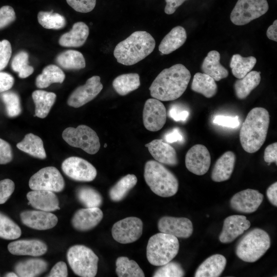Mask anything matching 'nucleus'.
Returning a JSON list of instances; mask_svg holds the SVG:
<instances>
[{
  "label": "nucleus",
  "instance_id": "f257e3e1",
  "mask_svg": "<svg viewBox=\"0 0 277 277\" xmlns=\"http://www.w3.org/2000/svg\"><path fill=\"white\" fill-rule=\"evenodd\" d=\"M190 78V72L185 66L174 65L157 75L149 88L150 95L160 101L175 100L185 91Z\"/></svg>",
  "mask_w": 277,
  "mask_h": 277
},
{
  "label": "nucleus",
  "instance_id": "f03ea898",
  "mask_svg": "<svg viewBox=\"0 0 277 277\" xmlns=\"http://www.w3.org/2000/svg\"><path fill=\"white\" fill-rule=\"evenodd\" d=\"M270 123L268 111L262 107L252 109L242 124L240 140L243 149L252 153L258 151L264 143Z\"/></svg>",
  "mask_w": 277,
  "mask_h": 277
},
{
  "label": "nucleus",
  "instance_id": "7ed1b4c3",
  "mask_svg": "<svg viewBox=\"0 0 277 277\" xmlns=\"http://www.w3.org/2000/svg\"><path fill=\"white\" fill-rule=\"evenodd\" d=\"M153 36L145 31H136L115 46L113 55L118 63L126 66L136 64L152 52Z\"/></svg>",
  "mask_w": 277,
  "mask_h": 277
},
{
  "label": "nucleus",
  "instance_id": "20e7f679",
  "mask_svg": "<svg viewBox=\"0 0 277 277\" xmlns=\"http://www.w3.org/2000/svg\"><path fill=\"white\" fill-rule=\"evenodd\" d=\"M144 176L152 191L161 197L175 195L179 189L176 177L161 163L153 160L145 165Z\"/></svg>",
  "mask_w": 277,
  "mask_h": 277
},
{
  "label": "nucleus",
  "instance_id": "39448f33",
  "mask_svg": "<svg viewBox=\"0 0 277 277\" xmlns=\"http://www.w3.org/2000/svg\"><path fill=\"white\" fill-rule=\"evenodd\" d=\"M270 238L265 230L254 228L239 240L235 248L237 256L242 261L253 263L260 259L270 248Z\"/></svg>",
  "mask_w": 277,
  "mask_h": 277
},
{
  "label": "nucleus",
  "instance_id": "423d86ee",
  "mask_svg": "<svg viewBox=\"0 0 277 277\" xmlns=\"http://www.w3.org/2000/svg\"><path fill=\"white\" fill-rule=\"evenodd\" d=\"M179 247L177 238L165 233H157L148 240L146 248L147 259L152 265L162 266L176 256Z\"/></svg>",
  "mask_w": 277,
  "mask_h": 277
},
{
  "label": "nucleus",
  "instance_id": "0eeeda50",
  "mask_svg": "<svg viewBox=\"0 0 277 277\" xmlns=\"http://www.w3.org/2000/svg\"><path fill=\"white\" fill-rule=\"evenodd\" d=\"M67 259L76 275L82 277L96 275L98 258L90 248L82 245H73L68 250Z\"/></svg>",
  "mask_w": 277,
  "mask_h": 277
},
{
  "label": "nucleus",
  "instance_id": "6e6552de",
  "mask_svg": "<svg viewBox=\"0 0 277 277\" xmlns=\"http://www.w3.org/2000/svg\"><path fill=\"white\" fill-rule=\"evenodd\" d=\"M64 140L70 146L79 148L90 154L96 153L100 148L99 137L94 130L81 125L76 128H66L62 133Z\"/></svg>",
  "mask_w": 277,
  "mask_h": 277
},
{
  "label": "nucleus",
  "instance_id": "1a4fd4ad",
  "mask_svg": "<svg viewBox=\"0 0 277 277\" xmlns=\"http://www.w3.org/2000/svg\"><path fill=\"white\" fill-rule=\"evenodd\" d=\"M269 8L267 0H238L230 14L233 24L242 26L265 14Z\"/></svg>",
  "mask_w": 277,
  "mask_h": 277
},
{
  "label": "nucleus",
  "instance_id": "9d476101",
  "mask_svg": "<svg viewBox=\"0 0 277 277\" xmlns=\"http://www.w3.org/2000/svg\"><path fill=\"white\" fill-rule=\"evenodd\" d=\"M29 186L31 190H45L60 192L65 187L64 178L55 167H46L41 169L30 179Z\"/></svg>",
  "mask_w": 277,
  "mask_h": 277
},
{
  "label": "nucleus",
  "instance_id": "9b49d317",
  "mask_svg": "<svg viewBox=\"0 0 277 277\" xmlns=\"http://www.w3.org/2000/svg\"><path fill=\"white\" fill-rule=\"evenodd\" d=\"M143 224L136 217H127L116 222L112 226L113 238L121 244H128L137 241L142 235Z\"/></svg>",
  "mask_w": 277,
  "mask_h": 277
},
{
  "label": "nucleus",
  "instance_id": "f8f14e48",
  "mask_svg": "<svg viewBox=\"0 0 277 277\" xmlns=\"http://www.w3.org/2000/svg\"><path fill=\"white\" fill-rule=\"evenodd\" d=\"M63 172L70 179L79 182H91L97 175L95 168L89 162L80 157L71 156L62 164Z\"/></svg>",
  "mask_w": 277,
  "mask_h": 277
},
{
  "label": "nucleus",
  "instance_id": "ddd939ff",
  "mask_svg": "<svg viewBox=\"0 0 277 277\" xmlns=\"http://www.w3.org/2000/svg\"><path fill=\"white\" fill-rule=\"evenodd\" d=\"M167 120L166 109L164 104L154 98L148 99L143 111V124L148 130L157 131L161 129Z\"/></svg>",
  "mask_w": 277,
  "mask_h": 277
},
{
  "label": "nucleus",
  "instance_id": "4468645a",
  "mask_svg": "<svg viewBox=\"0 0 277 277\" xmlns=\"http://www.w3.org/2000/svg\"><path fill=\"white\" fill-rule=\"evenodd\" d=\"M103 88L101 77L94 75L88 78L86 83L78 86L71 93L67 104L74 108L80 107L93 100Z\"/></svg>",
  "mask_w": 277,
  "mask_h": 277
},
{
  "label": "nucleus",
  "instance_id": "2eb2a0df",
  "mask_svg": "<svg viewBox=\"0 0 277 277\" xmlns=\"http://www.w3.org/2000/svg\"><path fill=\"white\" fill-rule=\"evenodd\" d=\"M211 157L208 149L204 145L196 144L190 148L185 156L187 169L197 175H203L208 171Z\"/></svg>",
  "mask_w": 277,
  "mask_h": 277
},
{
  "label": "nucleus",
  "instance_id": "dca6fc26",
  "mask_svg": "<svg viewBox=\"0 0 277 277\" xmlns=\"http://www.w3.org/2000/svg\"><path fill=\"white\" fill-rule=\"evenodd\" d=\"M263 199V194L258 190L247 189L235 193L230 200V205L237 212L251 213L258 209Z\"/></svg>",
  "mask_w": 277,
  "mask_h": 277
},
{
  "label": "nucleus",
  "instance_id": "f3484780",
  "mask_svg": "<svg viewBox=\"0 0 277 277\" xmlns=\"http://www.w3.org/2000/svg\"><path fill=\"white\" fill-rule=\"evenodd\" d=\"M157 227L160 232L179 238H188L193 232V225L188 218L165 216L158 221Z\"/></svg>",
  "mask_w": 277,
  "mask_h": 277
},
{
  "label": "nucleus",
  "instance_id": "a211bd4d",
  "mask_svg": "<svg viewBox=\"0 0 277 277\" xmlns=\"http://www.w3.org/2000/svg\"><path fill=\"white\" fill-rule=\"evenodd\" d=\"M20 217L22 223L33 229L45 230L51 229L58 222L57 216L42 210H26L22 212Z\"/></svg>",
  "mask_w": 277,
  "mask_h": 277
},
{
  "label": "nucleus",
  "instance_id": "6ab92c4d",
  "mask_svg": "<svg viewBox=\"0 0 277 277\" xmlns=\"http://www.w3.org/2000/svg\"><path fill=\"white\" fill-rule=\"evenodd\" d=\"M250 225V221L244 215L229 216L224 220L219 240L222 243H230L249 229Z\"/></svg>",
  "mask_w": 277,
  "mask_h": 277
},
{
  "label": "nucleus",
  "instance_id": "aec40b11",
  "mask_svg": "<svg viewBox=\"0 0 277 277\" xmlns=\"http://www.w3.org/2000/svg\"><path fill=\"white\" fill-rule=\"evenodd\" d=\"M103 217V212L99 207L82 208L74 214L71 224L77 230L88 231L96 226Z\"/></svg>",
  "mask_w": 277,
  "mask_h": 277
},
{
  "label": "nucleus",
  "instance_id": "412c9836",
  "mask_svg": "<svg viewBox=\"0 0 277 277\" xmlns=\"http://www.w3.org/2000/svg\"><path fill=\"white\" fill-rule=\"evenodd\" d=\"M28 204L34 208L52 212L60 210L59 201L54 192L45 190H32L27 194Z\"/></svg>",
  "mask_w": 277,
  "mask_h": 277
},
{
  "label": "nucleus",
  "instance_id": "4be33fe9",
  "mask_svg": "<svg viewBox=\"0 0 277 277\" xmlns=\"http://www.w3.org/2000/svg\"><path fill=\"white\" fill-rule=\"evenodd\" d=\"M155 160L170 166L177 165L179 161L175 149L162 139H155L145 145Z\"/></svg>",
  "mask_w": 277,
  "mask_h": 277
},
{
  "label": "nucleus",
  "instance_id": "5701e85b",
  "mask_svg": "<svg viewBox=\"0 0 277 277\" xmlns=\"http://www.w3.org/2000/svg\"><path fill=\"white\" fill-rule=\"evenodd\" d=\"M8 249L13 255L38 256L46 253L48 247L40 240H20L10 243Z\"/></svg>",
  "mask_w": 277,
  "mask_h": 277
},
{
  "label": "nucleus",
  "instance_id": "b1692460",
  "mask_svg": "<svg viewBox=\"0 0 277 277\" xmlns=\"http://www.w3.org/2000/svg\"><path fill=\"white\" fill-rule=\"evenodd\" d=\"M89 33L88 26L84 22H78L73 25L72 29L60 37V45L65 47L77 48L86 42Z\"/></svg>",
  "mask_w": 277,
  "mask_h": 277
},
{
  "label": "nucleus",
  "instance_id": "393cba45",
  "mask_svg": "<svg viewBox=\"0 0 277 277\" xmlns=\"http://www.w3.org/2000/svg\"><path fill=\"white\" fill-rule=\"evenodd\" d=\"M236 157L235 154L228 151L223 154L216 161L212 172L211 179L215 182L229 180L233 172Z\"/></svg>",
  "mask_w": 277,
  "mask_h": 277
},
{
  "label": "nucleus",
  "instance_id": "a878e982",
  "mask_svg": "<svg viewBox=\"0 0 277 277\" xmlns=\"http://www.w3.org/2000/svg\"><path fill=\"white\" fill-rule=\"evenodd\" d=\"M226 258L220 254H213L206 259L197 268L195 277H218L226 265Z\"/></svg>",
  "mask_w": 277,
  "mask_h": 277
},
{
  "label": "nucleus",
  "instance_id": "bb28decb",
  "mask_svg": "<svg viewBox=\"0 0 277 277\" xmlns=\"http://www.w3.org/2000/svg\"><path fill=\"white\" fill-rule=\"evenodd\" d=\"M220 58V54L218 51H210L201 65L203 73L213 78L215 81L226 78L229 74L228 71L221 64Z\"/></svg>",
  "mask_w": 277,
  "mask_h": 277
},
{
  "label": "nucleus",
  "instance_id": "cd10ccee",
  "mask_svg": "<svg viewBox=\"0 0 277 277\" xmlns=\"http://www.w3.org/2000/svg\"><path fill=\"white\" fill-rule=\"evenodd\" d=\"M186 39L185 29L182 26L175 27L162 40L159 50L162 54H168L181 47Z\"/></svg>",
  "mask_w": 277,
  "mask_h": 277
},
{
  "label": "nucleus",
  "instance_id": "c85d7f7f",
  "mask_svg": "<svg viewBox=\"0 0 277 277\" xmlns=\"http://www.w3.org/2000/svg\"><path fill=\"white\" fill-rule=\"evenodd\" d=\"M47 262L39 258H31L21 261L14 266L15 273L21 277L37 276L46 271Z\"/></svg>",
  "mask_w": 277,
  "mask_h": 277
},
{
  "label": "nucleus",
  "instance_id": "c756f323",
  "mask_svg": "<svg viewBox=\"0 0 277 277\" xmlns=\"http://www.w3.org/2000/svg\"><path fill=\"white\" fill-rule=\"evenodd\" d=\"M32 97L35 104L34 116L44 118L48 115L54 104L56 95L53 92L36 90L32 92Z\"/></svg>",
  "mask_w": 277,
  "mask_h": 277
},
{
  "label": "nucleus",
  "instance_id": "7c9ffc66",
  "mask_svg": "<svg viewBox=\"0 0 277 277\" xmlns=\"http://www.w3.org/2000/svg\"><path fill=\"white\" fill-rule=\"evenodd\" d=\"M260 72L250 71L245 76L238 78L233 88L236 97L240 100L246 98L260 84L261 80Z\"/></svg>",
  "mask_w": 277,
  "mask_h": 277
},
{
  "label": "nucleus",
  "instance_id": "2f4dec72",
  "mask_svg": "<svg viewBox=\"0 0 277 277\" xmlns=\"http://www.w3.org/2000/svg\"><path fill=\"white\" fill-rule=\"evenodd\" d=\"M21 151L39 159L46 158V153L42 140L37 135L29 133L25 135L22 141L16 144Z\"/></svg>",
  "mask_w": 277,
  "mask_h": 277
},
{
  "label": "nucleus",
  "instance_id": "473e14b6",
  "mask_svg": "<svg viewBox=\"0 0 277 277\" xmlns=\"http://www.w3.org/2000/svg\"><path fill=\"white\" fill-rule=\"evenodd\" d=\"M191 90L207 98L214 96L217 91V86L213 78L204 73H196L193 78Z\"/></svg>",
  "mask_w": 277,
  "mask_h": 277
},
{
  "label": "nucleus",
  "instance_id": "72a5a7b5",
  "mask_svg": "<svg viewBox=\"0 0 277 277\" xmlns=\"http://www.w3.org/2000/svg\"><path fill=\"white\" fill-rule=\"evenodd\" d=\"M55 61L65 70H80L86 67V62L83 54L78 51L67 50L58 54Z\"/></svg>",
  "mask_w": 277,
  "mask_h": 277
},
{
  "label": "nucleus",
  "instance_id": "f704fd0d",
  "mask_svg": "<svg viewBox=\"0 0 277 277\" xmlns=\"http://www.w3.org/2000/svg\"><path fill=\"white\" fill-rule=\"evenodd\" d=\"M65 78L63 70L55 65H49L43 70L41 74L35 79L36 86L38 88H45L53 83L62 84Z\"/></svg>",
  "mask_w": 277,
  "mask_h": 277
},
{
  "label": "nucleus",
  "instance_id": "c9c22d12",
  "mask_svg": "<svg viewBox=\"0 0 277 277\" xmlns=\"http://www.w3.org/2000/svg\"><path fill=\"white\" fill-rule=\"evenodd\" d=\"M112 86L119 95H126L140 86V76L136 73L121 74L114 79Z\"/></svg>",
  "mask_w": 277,
  "mask_h": 277
},
{
  "label": "nucleus",
  "instance_id": "e433bc0d",
  "mask_svg": "<svg viewBox=\"0 0 277 277\" xmlns=\"http://www.w3.org/2000/svg\"><path fill=\"white\" fill-rule=\"evenodd\" d=\"M137 182V177L134 174H128L124 176L109 190L110 199L114 202L122 200L135 186Z\"/></svg>",
  "mask_w": 277,
  "mask_h": 277
},
{
  "label": "nucleus",
  "instance_id": "4c0bfd02",
  "mask_svg": "<svg viewBox=\"0 0 277 277\" xmlns=\"http://www.w3.org/2000/svg\"><path fill=\"white\" fill-rule=\"evenodd\" d=\"M256 59L252 56L243 57L240 54L232 55L230 67L232 74L237 78H241L249 73L254 67Z\"/></svg>",
  "mask_w": 277,
  "mask_h": 277
},
{
  "label": "nucleus",
  "instance_id": "58836bf2",
  "mask_svg": "<svg viewBox=\"0 0 277 277\" xmlns=\"http://www.w3.org/2000/svg\"><path fill=\"white\" fill-rule=\"evenodd\" d=\"M118 277H144L145 274L137 263L125 256L118 257L115 262Z\"/></svg>",
  "mask_w": 277,
  "mask_h": 277
},
{
  "label": "nucleus",
  "instance_id": "ea45409f",
  "mask_svg": "<svg viewBox=\"0 0 277 277\" xmlns=\"http://www.w3.org/2000/svg\"><path fill=\"white\" fill-rule=\"evenodd\" d=\"M78 201L85 208L100 207L103 203L101 194L94 188L89 186H81L76 190Z\"/></svg>",
  "mask_w": 277,
  "mask_h": 277
},
{
  "label": "nucleus",
  "instance_id": "a19ab883",
  "mask_svg": "<svg viewBox=\"0 0 277 277\" xmlns=\"http://www.w3.org/2000/svg\"><path fill=\"white\" fill-rule=\"evenodd\" d=\"M39 24L44 28L48 29H61L66 25L65 17L57 13L39 11L37 14Z\"/></svg>",
  "mask_w": 277,
  "mask_h": 277
},
{
  "label": "nucleus",
  "instance_id": "79ce46f5",
  "mask_svg": "<svg viewBox=\"0 0 277 277\" xmlns=\"http://www.w3.org/2000/svg\"><path fill=\"white\" fill-rule=\"evenodd\" d=\"M28 53L25 51H21L16 53L12 60L11 68L18 74L20 78H26L34 71V68L28 64Z\"/></svg>",
  "mask_w": 277,
  "mask_h": 277
},
{
  "label": "nucleus",
  "instance_id": "37998d69",
  "mask_svg": "<svg viewBox=\"0 0 277 277\" xmlns=\"http://www.w3.org/2000/svg\"><path fill=\"white\" fill-rule=\"evenodd\" d=\"M22 234L21 228L7 215L0 212V238L15 240Z\"/></svg>",
  "mask_w": 277,
  "mask_h": 277
},
{
  "label": "nucleus",
  "instance_id": "c03bdc74",
  "mask_svg": "<svg viewBox=\"0 0 277 277\" xmlns=\"http://www.w3.org/2000/svg\"><path fill=\"white\" fill-rule=\"evenodd\" d=\"M1 98L6 107L7 115L10 117H14L22 112L20 98L15 92L7 91L1 95Z\"/></svg>",
  "mask_w": 277,
  "mask_h": 277
},
{
  "label": "nucleus",
  "instance_id": "a18cd8bd",
  "mask_svg": "<svg viewBox=\"0 0 277 277\" xmlns=\"http://www.w3.org/2000/svg\"><path fill=\"white\" fill-rule=\"evenodd\" d=\"M185 272L181 265L175 262H169L161 266L154 273L153 277H182Z\"/></svg>",
  "mask_w": 277,
  "mask_h": 277
},
{
  "label": "nucleus",
  "instance_id": "49530a36",
  "mask_svg": "<svg viewBox=\"0 0 277 277\" xmlns=\"http://www.w3.org/2000/svg\"><path fill=\"white\" fill-rule=\"evenodd\" d=\"M67 4L75 11L81 13H88L93 10L96 0H66Z\"/></svg>",
  "mask_w": 277,
  "mask_h": 277
},
{
  "label": "nucleus",
  "instance_id": "de8ad7c7",
  "mask_svg": "<svg viewBox=\"0 0 277 277\" xmlns=\"http://www.w3.org/2000/svg\"><path fill=\"white\" fill-rule=\"evenodd\" d=\"M14 183L10 179L0 181V204H4L14 191Z\"/></svg>",
  "mask_w": 277,
  "mask_h": 277
},
{
  "label": "nucleus",
  "instance_id": "09e8293b",
  "mask_svg": "<svg viewBox=\"0 0 277 277\" xmlns=\"http://www.w3.org/2000/svg\"><path fill=\"white\" fill-rule=\"evenodd\" d=\"M12 54L10 43L7 39L0 41V71L8 65Z\"/></svg>",
  "mask_w": 277,
  "mask_h": 277
},
{
  "label": "nucleus",
  "instance_id": "8fccbe9b",
  "mask_svg": "<svg viewBox=\"0 0 277 277\" xmlns=\"http://www.w3.org/2000/svg\"><path fill=\"white\" fill-rule=\"evenodd\" d=\"M14 10L10 6H4L0 8V29L3 28L15 20Z\"/></svg>",
  "mask_w": 277,
  "mask_h": 277
},
{
  "label": "nucleus",
  "instance_id": "3c124183",
  "mask_svg": "<svg viewBox=\"0 0 277 277\" xmlns=\"http://www.w3.org/2000/svg\"><path fill=\"white\" fill-rule=\"evenodd\" d=\"M213 123L219 126L232 128H236L240 125L238 116H231L217 115L214 116L213 120Z\"/></svg>",
  "mask_w": 277,
  "mask_h": 277
},
{
  "label": "nucleus",
  "instance_id": "603ef678",
  "mask_svg": "<svg viewBox=\"0 0 277 277\" xmlns=\"http://www.w3.org/2000/svg\"><path fill=\"white\" fill-rule=\"evenodd\" d=\"M13 152L10 145L0 138V164H6L12 161Z\"/></svg>",
  "mask_w": 277,
  "mask_h": 277
},
{
  "label": "nucleus",
  "instance_id": "864d4df0",
  "mask_svg": "<svg viewBox=\"0 0 277 277\" xmlns=\"http://www.w3.org/2000/svg\"><path fill=\"white\" fill-rule=\"evenodd\" d=\"M189 114V113L187 110L183 109L178 105H173L168 112L169 117L175 121H185Z\"/></svg>",
  "mask_w": 277,
  "mask_h": 277
},
{
  "label": "nucleus",
  "instance_id": "5fc2aeb1",
  "mask_svg": "<svg viewBox=\"0 0 277 277\" xmlns=\"http://www.w3.org/2000/svg\"><path fill=\"white\" fill-rule=\"evenodd\" d=\"M14 83V78L12 75L5 72H0V93L10 89Z\"/></svg>",
  "mask_w": 277,
  "mask_h": 277
},
{
  "label": "nucleus",
  "instance_id": "6e6d98bb",
  "mask_svg": "<svg viewBox=\"0 0 277 277\" xmlns=\"http://www.w3.org/2000/svg\"><path fill=\"white\" fill-rule=\"evenodd\" d=\"M68 276V270L66 264L60 261L55 264L47 276L48 277H66Z\"/></svg>",
  "mask_w": 277,
  "mask_h": 277
},
{
  "label": "nucleus",
  "instance_id": "4d7b16f0",
  "mask_svg": "<svg viewBox=\"0 0 277 277\" xmlns=\"http://www.w3.org/2000/svg\"><path fill=\"white\" fill-rule=\"evenodd\" d=\"M264 159L267 163H275L277 164V143L269 145L265 149Z\"/></svg>",
  "mask_w": 277,
  "mask_h": 277
},
{
  "label": "nucleus",
  "instance_id": "13d9d810",
  "mask_svg": "<svg viewBox=\"0 0 277 277\" xmlns=\"http://www.w3.org/2000/svg\"><path fill=\"white\" fill-rule=\"evenodd\" d=\"M187 0H165L166 5L164 9L167 14H173L184 2Z\"/></svg>",
  "mask_w": 277,
  "mask_h": 277
},
{
  "label": "nucleus",
  "instance_id": "bf43d9fd",
  "mask_svg": "<svg viewBox=\"0 0 277 277\" xmlns=\"http://www.w3.org/2000/svg\"><path fill=\"white\" fill-rule=\"evenodd\" d=\"M164 140L168 143H172L181 142L183 140V137L180 130L177 128H174L165 135Z\"/></svg>",
  "mask_w": 277,
  "mask_h": 277
},
{
  "label": "nucleus",
  "instance_id": "052dcab7",
  "mask_svg": "<svg viewBox=\"0 0 277 277\" xmlns=\"http://www.w3.org/2000/svg\"><path fill=\"white\" fill-rule=\"evenodd\" d=\"M266 195L269 201L273 206H277V182L273 183L267 189Z\"/></svg>",
  "mask_w": 277,
  "mask_h": 277
},
{
  "label": "nucleus",
  "instance_id": "680f3d73",
  "mask_svg": "<svg viewBox=\"0 0 277 277\" xmlns=\"http://www.w3.org/2000/svg\"><path fill=\"white\" fill-rule=\"evenodd\" d=\"M266 35L271 40L277 41V20L275 19L273 24L267 29Z\"/></svg>",
  "mask_w": 277,
  "mask_h": 277
},
{
  "label": "nucleus",
  "instance_id": "e2e57ef3",
  "mask_svg": "<svg viewBox=\"0 0 277 277\" xmlns=\"http://www.w3.org/2000/svg\"><path fill=\"white\" fill-rule=\"evenodd\" d=\"M5 276L7 277H17L18 276L16 273L14 272H8L6 273L5 275Z\"/></svg>",
  "mask_w": 277,
  "mask_h": 277
},
{
  "label": "nucleus",
  "instance_id": "0e129e2a",
  "mask_svg": "<svg viewBox=\"0 0 277 277\" xmlns=\"http://www.w3.org/2000/svg\"><path fill=\"white\" fill-rule=\"evenodd\" d=\"M106 147H107V144H105L104 145V147L106 148Z\"/></svg>",
  "mask_w": 277,
  "mask_h": 277
}]
</instances>
